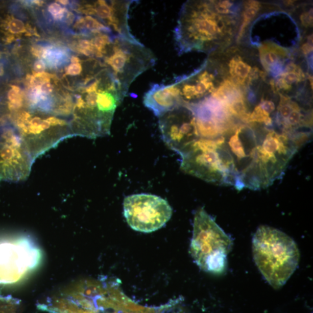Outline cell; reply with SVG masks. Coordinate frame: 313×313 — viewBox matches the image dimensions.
Masks as SVG:
<instances>
[{
  "mask_svg": "<svg viewBox=\"0 0 313 313\" xmlns=\"http://www.w3.org/2000/svg\"><path fill=\"white\" fill-rule=\"evenodd\" d=\"M41 251L29 237L0 243V284L19 281L40 264Z\"/></svg>",
  "mask_w": 313,
  "mask_h": 313,
  "instance_id": "ba28073f",
  "label": "cell"
},
{
  "mask_svg": "<svg viewBox=\"0 0 313 313\" xmlns=\"http://www.w3.org/2000/svg\"><path fill=\"white\" fill-rule=\"evenodd\" d=\"M48 10L53 16L54 19L57 21L62 20L68 11L67 8H62L57 3L51 4L49 6Z\"/></svg>",
  "mask_w": 313,
  "mask_h": 313,
  "instance_id": "e0dca14e",
  "label": "cell"
},
{
  "mask_svg": "<svg viewBox=\"0 0 313 313\" xmlns=\"http://www.w3.org/2000/svg\"><path fill=\"white\" fill-rule=\"evenodd\" d=\"M34 162L16 130L11 128L0 130V182L25 181Z\"/></svg>",
  "mask_w": 313,
  "mask_h": 313,
  "instance_id": "9c48e42d",
  "label": "cell"
},
{
  "mask_svg": "<svg viewBox=\"0 0 313 313\" xmlns=\"http://www.w3.org/2000/svg\"><path fill=\"white\" fill-rule=\"evenodd\" d=\"M71 63H78L81 62L80 59L78 57H75V56L71 57Z\"/></svg>",
  "mask_w": 313,
  "mask_h": 313,
  "instance_id": "4316f807",
  "label": "cell"
},
{
  "mask_svg": "<svg viewBox=\"0 0 313 313\" xmlns=\"http://www.w3.org/2000/svg\"><path fill=\"white\" fill-rule=\"evenodd\" d=\"M184 173L218 185L238 189V179L232 156L222 136L200 138L179 154Z\"/></svg>",
  "mask_w": 313,
  "mask_h": 313,
  "instance_id": "3957f363",
  "label": "cell"
},
{
  "mask_svg": "<svg viewBox=\"0 0 313 313\" xmlns=\"http://www.w3.org/2000/svg\"><path fill=\"white\" fill-rule=\"evenodd\" d=\"M7 108L11 113H16L23 108L24 95L20 88L15 85H12L8 93Z\"/></svg>",
  "mask_w": 313,
  "mask_h": 313,
  "instance_id": "4fadbf2b",
  "label": "cell"
},
{
  "mask_svg": "<svg viewBox=\"0 0 313 313\" xmlns=\"http://www.w3.org/2000/svg\"><path fill=\"white\" fill-rule=\"evenodd\" d=\"M307 43L312 46V34L307 37Z\"/></svg>",
  "mask_w": 313,
  "mask_h": 313,
  "instance_id": "83f0119b",
  "label": "cell"
},
{
  "mask_svg": "<svg viewBox=\"0 0 313 313\" xmlns=\"http://www.w3.org/2000/svg\"><path fill=\"white\" fill-rule=\"evenodd\" d=\"M38 88H39L40 92L42 95L47 97L53 92L54 90L53 85L50 82L42 84Z\"/></svg>",
  "mask_w": 313,
  "mask_h": 313,
  "instance_id": "603a6c76",
  "label": "cell"
},
{
  "mask_svg": "<svg viewBox=\"0 0 313 313\" xmlns=\"http://www.w3.org/2000/svg\"><path fill=\"white\" fill-rule=\"evenodd\" d=\"M4 74V67L2 63H0V76Z\"/></svg>",
  "mask_w": 313,
  "mask_h": 313,
  "instance_id": "4dcf8cb0",
  "label": "cell"
},
{
  "mask_svg": "<svg viewBox=\"0 0 313 313\" xmlns=\"http://www.w3.org/2000/svg\"><path fill=\"white\" fill-rule=\"evenodd\" d=\"M46 69L45 62L42 60L39 59L34 64L33 70L34 74H41L44 73Z\"/></svg>",
  "mask_w": 313,
  "mask_h": 313,
  "instance_id": "cb8c5ba5",
  "label": "cell"
},
{
  "mask_svg": "<svg viewBox=\"0 0 313 313\" xmlns=\"http://www.w3.org/2000/svg\"><path fill=\"white\" fill-rule=\"evenodd\" d=\"M31 2L33 4H36V5L38 6H42L44 3L43 1H37V0H36V1H32Z\"/></svg>",
  "mask_w": 313,
  "mask_h": 313,
  "instance_id": "f1b7e54d",
  "label": "cell"
},
{
  "mask_svg": "<svg viewBox=\"0 0 313 313\" xmlns=\"http://www.w3.org/2000/svg\"><path fill=\"white\" fill-rule=\"evenodd\" d=\"M301 49L302 53L305 55L310 54L312 52V46L307 43L303 44Z\"/></svg>",
  "mask_w": 313,
  "mask_h": 313,
  "instance_id": "484cf974",
  "label": "cell"
},
{
  "mask_svg": "<svg viewBox=\"0 0 313 313\" xmlns=\"http://www.w3.org/2000/svg\"><path fill=\"white\" fill-rule=\"evenodd\" d=\"M29 77V84L31 88L39 87L42 84L50 82L51 79L54 78V76L47 73L41 74H33V76Z\"/></svg>",
  "mask_w": 313,
  "mask_h": 313,
  "instance_id": "2e32d148",
  "label": "cell"
},
{
  "mask_svg": "<svg viewBox=\"0 0 313 313\" xmlns=\"http://www.w3.org/2000/svg\"><path fill=\"white\" fill-rule=\"evenodd\" d=\"M173 215L167 201L151 194H136L124 201V215L133 230L152 233L165 225Z\"/></svg>",
  "mask_w": 313,
  "mask_h": 313,
  "instance_id": "52a82bcc",
  "label": "cell"
},
{
  "mask_svg": "<svg viewBox=\"0 0 313 313\" xmlns=\"http://www.w3.org/2000/svg\"><path fill=\"white\" fill-rule=\"evenodd\" d=\"M83 67L81 63H71L65 68L66 75L68 76H76L81 74Z\"/></svg>",
  "mask_w": 313,
  "mask_h": 313,
  "instance_id": "ffe728a7",
  "label": "cell"
},
{
  "mask_svg": "<svg viewBox=\"0 0 313 313\" xmlns=\"http://www.w3.org/2000/svg\"><path fill=\"white\" fill-rule=\"evenodd\" d=\"M259 105L261 109L270 115L273 114L276 109V105L272 101L263 100V98L261 99Z\"/></svg>",
  "mask_w": 313,
  "mask_h": 313,
  "instance_id": "d6986e66",
  "label": "cell"
},
{
  "mask_svg": "<svg viewBox=\"0 0 313 313\" xmlns=\"http://www.w3.org/2000/svg\"><path fill=\"white\" fill-rule=\"evenodd\" d=\"M163 140L175 152L180 154L200 138L194 113L181 106L159 117Z\"/></svg>",
  "mask_w": 313,
  "mask_h": 313,
  "instance_id": "30bf717a",
  "label": "cell"
},
{
  "mask_svg": "<svg viewBox=\"0 0 313 313\" xmlns=\"http://www.w3.org/2000/svg\"><path fill=\"white\" fill-rule=\"evenodd\" d=\"M301 21L303 27L307 28L312 25V8L309 11L304 12L301 16Z\"/></svg>",
  "mask_w": 313,
  "mask_h": 313,
  "instance_id": "44dd1931",
  "label": "cell"
},
{
  "mask_svg": "<svg viewBox=\"0 0 313 313\" xmlns=\"http://www.w3.org/2000/svg\"><path fill=\"white\" fill-rule=\"evenodd\" d=\"M257 267L274 289L284 286L297 269L300 253L297 244L279 230L261 226L252 239Z\"/></svg>",
  "mask_w": 313,
  "mask_h": 313,
  "instance_id": "7a4b0ae2",
  "label": "cell"
},
{
  "mask_svg": "<svg viewBox=\"0 0 313 313\" xmlns=\"http://www.w3.org/2000/svg\"><path fill=\"white\" fill-rule=\"evenodd\" d=\"M218 14L213 2H188L184 4L175 29L176 46L179 54L191 51H204L224 34L225 25Z\"/></svg>",
  "mask_w": 313,
  "mask_h": 313,
  "instance_id": "277c9868",
  "label": "cell"
},
{
  "mask_svg": "<svg viewBox=\"0 0 313 313\" xmlns=\"http://www.w3.org/2000/svg\"><path fill=\"white\" fill-rule=\"evenodd\" d=\"M232 246V239L213 219L204 209H199L195 216L190 252L199 268L213 274L224 273Z\"/></svg>",
  "mask_w": 313,
  "mask_h": 313,
  "instance_id": "5b68a950",
  "label": "cell"
},
{
  "mask_svg": "<svg viewBox=\"0 0 313 313\" xmlns=\"http://www.w3.org/2000/svg\"><path fill=\"white\" fill-rule=\"evenodd\" d=\"M6 29L8 33L12 34V36L27 32L25 25L22 21L13 18V17L8 18L6 22Z\"/></svg>",
  "mask_w": 313,
  "mask_h": 313,
  "instance_id": "9a60e30c",
  "label": "cell"
},
{
  "mask_svg": "<svg viewBox=\"0 0 313 313\" xmlns=\"http://www.w3.org/2000/svg\"><path fill=\"white\" fill-rule=\"evenodd\" d=\"M279 46L263 45L260 49V57L261 63L265 69L277 74L281 70L283 62L281 61L280 56H285V51L278 49Z\"/></svg>",
  "mask_w": 313,
  "mask_h": 313,
  "instance_id": "8fae6325",
  "label": "cell"
},
{
  "mask_svg": "<svg viewBox=\"0 0 313 313\" xmlns=\"http://www.w3.org/2000/svg\"><path fill=\"white\" fill-rule=\"evenodd\" d=\"M57 2L63 4L64 6H66L69 3V2L67 1V0H59V1H57Z\"/></svg>",
  "mask_w": 313,
  "mask_h": 313,
  "instance_id": "f546056e",
  "label": "cell"
},
{
  "mask_svg": "<svg viewBox=\"0 0 313 313\" xmlns=\"http://www.w3.org/2000/svg\"><path fill=\"white\" fill-rule=\"evenodd\" d=\"M75 18V15L70 11H67L65 15V21L66 23L68 25H71L73 22H74Z\"/></svg>",
  "mask_w": 313,
  "mask_h": 313,
  "instance_id": "d4e9b609",
  "label": "cell"
},
{
  "mask_svg": "<svg viewBox=\"0 0 313 313\" xmlns=\"http://www.w3.org/2000/svg\"><path fill=\"white\" fill-rule=\"evenodd\" d=\"M45 48L46 47L40 45H34L32 47L31 52L34 57L43 59Z\"/></svg>",
  "mask_w": 313,
  "mask_h": 313,
  "instance_id": "7402d4cb",
  "label": "cell"
},
{
  "mask_svg": "<svg viewBox=\"0 0 313 313\" xmlns=\"http://www.w3.org/2000/svg\"><path fill=\"white\" fill-rule=\"evenodd\" d=\"M249 139L239 171L241 188L260 190L280 178L301 144L280 130L251 124Z\"/></svg>",
  "mask_w": 313,
  "mask_h": 313,
  "instance_id": "6da1fadb",
  "label": "cell"
},
{
  "mask_svg": "<svg viewBox=\"0 0 313 313\" xmlns=\"http://www.w3.org/2000/svg\"><path fill=\"white\" fill-rule=\"evenodd\" d=\"M230 74L233 83L237 85H244L251 74V67L244 62L239 56L234 57L229 63Z\"/></svg>",
  "mask_w": 313,
  "mask_h": 313,
  "instance_id": "7c38bea8",
  "label": "cell"
},
{
  "mask_svg": "<svg viewBox=\"0 0 313 313\" xmlns=\"http://www.w3.org/2000/svg\"><path fill=\"white\" fill-rule=\"evenodd\" d=\"M213 7L218 14L227 15L232 13L231 8L233 4L229 1L213 2Z\"/></svg>",
  "mask_w": 313,
  "mask_h": 313,
  "instance_id": "ac0fdd59",
  "label": "cell"
},
{
  "mask_svg": "<svg viewBox=\"0 0 313 313\" xmlns=\"http://www.w3.org/2000/svg\"><path fill=\"white\" fill-rule=\"evenodd\" d=\"M13 118L17 132L34 161L73 136L67 130V122L55 116L34 117L22 111L16 113Z\"/></svg>",
  "mask_w": 313,
  "mask_h": 313,
  "instance_id": "8992f818",
  "label": "cell"
},
{
  "mask_svg": "<svg viewBox=\"0 0 313 313\" xmlns=\"http://www.w3.org/2000/svg\"><path fill=\"white\" fill-rule=\"evenodd\" d=\"M260 8V4L259 2L256 1H249L245 4L244 10L243 11V23L241 28L239 29L238 40L242 37L245 29L248 25L251 22V21L255 18V16L258 14Z\"/></svg>",
  "mask_w": 313,
  "mask_h": 313,
  "instance_id": "5bb4252c",
  "label": "cell"
}]
</instances>
